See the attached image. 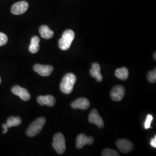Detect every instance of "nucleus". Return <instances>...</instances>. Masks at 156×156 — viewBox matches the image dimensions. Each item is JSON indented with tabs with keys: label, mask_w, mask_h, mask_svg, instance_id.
Here are the masks:
<instances>
[{
	"label": "nucleus",
	"mask_w": 156,
	"mask_h": 156,
	"mask_svg": "<svg viewBox=\"0 0 156 156\" xmlns=\"http://www.w3.org/2000/svg\"><path fill=\"white\" fill-rule=\"evenodd\" d=\"M89 122L91 124H94L100 128H103L104 126V121L96 109H93L89 115Z\"/></svg>",
	"instance_id": "obj_7"
},
{
	"label": "nucleus",
	"mask_w": 156,
	"mask_h": 156,
	"mask_svg": "<svg viewBox=\"0 0 156 156\" xmlns=\"http://www.w3.org/2000/svg\"><path fill=\"white\" fill-rule=\"evenodd\" d=\"M37 101L39 103L40 105L44 106V105H47L49 107H52L54 106L56 102L55 98L50 95H41L37 98Z\"/></svg>",
	"instance_id": "obj_13"
},
{
	"label": "nucleus",
	"mask_w": 156,
	"mask_h": 156,
	"mask_svg": "<svg viewBox=\"0 0 156 156\" xmlns=\"http://www.w3.org/2000/svg\"><path fill=\"white\" fill-rule=\"evenodd\" d=\"M1 83V79L0 78V84Z\"/></svg>",
	"instance_id": "obj_26"
},
{
	"label": "nucleus",
	"mask_w": 156,
	"mask_h": 156,
	"mask_svg": "<svg viewBox=\"0 0 156 156\" xmlns=\"http://www.w3.org/2000/svg\"><path fill=\"white\" fill-rule=\"evenodd\" d=\"M156 53H154V60H156Z\"/></svg>",
	"instance_id": "obj_25"
},
{
	"label": "nucleus",
	"mask_w": 156,
	"mask_h": 156,
	"mask_svg": "<svg viewBox=\"0 0 156 156\" xmlns=\"http://www.w3.org/2000/svg\"><path fill=\"white\" fill-rule=\"evenodd\" d=\"M153 119V117L151 115H148L146 117V121L145 123V129H148V128H151V124L152 120Z\"/></svg>",
	"instance_id": "obj_21"
},
{
	"label": "nucleus",
	"mask_w": 156,
	"mask_h": 156,
	"mask_svg": "<svg viewBox=\"0 0 156 156\" xmlns=\"http://www.w3.org/2000/svg\"><path fill=\"white\" fill-rule=\"evenodd\" d=\"M90 74L93 78H95L98 82H100L103 79V77L101 73L100 66L97 62L92 64L91 68L90 71Z\"/></svg>",
	"instance_id": "obj_14"
},
{
	"label": "nucleus",
	"mask_w": 156,
	"mask_h": 156,
	"mask_svg": "<svg viewBox=\"0 0 156 156\" xmlns=\"http://www.w3.org/2000/svg\"><path fill=\"white\" fill-rule=\"evenodd\" d=\"M116 146L120 151L126 153L130 152L134 149L133 144L127 140H119L116 142Z\"/></svg>",
	"instance_id": "obj_11"
},
{
	"label": "nucleus",
	"mask_w": 156,
	"mask_h": 156,
	"mask_svg": "<svg viewBox=\"0 0 156 156\" xmlns=\"http://www.w3.org/2000/svg\"><path fill=\"white\" fill-rule=\"evenodd\" d=\"M52 145L57 153L60 154H63L66 149V140L63 134L62 133L55 134L53 137Z\"/></svg>",
	"instance_id": "obj_4"
},
{
	"label": "nucleus",
	"mask_w": 156,
	"mask_h": 156,
	"mask_svg": "<svg viewBox=\"0 0 156 156\" xmlns=\"http://www.w3.org/2000/svg\"><path fill=\"white\" fill-rule=\"evenodd\" d=\"M126 90L124 87L122 86L118 85L112 90L111 97L112 100L114 101H120L123 99Z\"/></svg>",
	"instance_id": "obj_8"
},
{
	"label": "nucleus",
	"mask_w": 156,
	"mask_h": 156,
	"mask_svg": "<svg viewBox=\"0 0 156 156\" xmlns=\"http://www.w3.org/2000/svg\"><path fill=\"white\" fill-rule=\"evenodd\" d=\"M128 70L126 67H122L118 68L115 71V75L117 78L124 80L127 79L128 78Z\"/></svg>",
	"instance_id": "obj_17"
},
{
	"label": "nucleus",
	"mask_w": 156,
	"mask_h": 156,
	"mask_svg": "<svg viewBox=\"0 0 156 156\" xmlns=\"http://www.w3.org/2000/svg\"><path fill=\"white\" fill-rule=\"evenodd\" d=\"M90 102L86 98H79L74 101L71 104V107L73 109H87L89 108Z\"/></svg>",
	"instance_id": "obj_12"
},
{
	"label": "nucleus",
	"mask_w": 156,
	"mask_h": 156,
	"mask_svg": "<svg viewBox=\"0 0 156 156\" xmlns=\"http://www.w3.org/2000/svg\"><path fill=\"white\" fill-rule=\"evenodd\" d=\"M76 81V77L73 73H68L63 78L62 83L60 84L61 91L64 94H70L73 91Z\"/></svg>",
	"instance_id": "obj_1"
},
{
	"label": "nucleus",
	"mask_w": 156,
	"mask_h": 156,
	"mask_svg": "<svg viewBox=\"0 0 156 156\" xmlns=\"http://www.w3.org/2000/svg\"><path fill=\"white\" fill-rule=\"evenodd\" d=\"M75 38V33L71 30H67L64 32L62 38L59 40L58 46L62 50L69 49Z\"/></svg>",
	"instance_id": "obj_3"
},
{
	"label": "nucleus",
	"mask_w": 156,
	"mask_h": 156,
	"mask_svg": "<svg viewBox=\"0 0 156 156\" xmlns=\"http://www.w3.org/2000/svg\"><path fill=\"white\" fill-rule=\"evenodd\" d=\"M39 33L42 38L46 39H50L54 35L53 31L51 30L48 26L45 25L42 26L39 28Z\"/></svg>",
	"instance_id": "obj_15"
},
{
	"label": "nucleus",
	"mask_w": 156,
	"mask_h": 156,
	"mask_svg": "<svg viewBox=\"0 0 156 156\" xmlns=\"http://www.w3.org/2000/svg\"><path fill=\"white\" fill-rule=\"evenodd\" d=\"M151 145L152 147H156V136H154V138H153L152 140H151Z\"/></svg>",
	"instance_id": "obj_23"
},
{
	"label": "nucleus",
	"mask_w": 156,
	"mask_h": 156,
	"mask_svg": "<svg viewBox=\"0 0 156 156\" xmlns=\"http://www.w3.org/2000/svg\"><path fill=\"white\" fill-rule=\"evenodd\" d=\"M102 156H119V154L117 151H114L110 149H105L102 153Z\"/></svg>",
	"instance_id": "obj_19"
},
{
	"label": "nucleus",
	"mask_w": 156,
	"mask_h": 156,
	"mask_svg": "<svg viewBox=\"0 0 156 156\" xmlns=\"http://www.w3.org/2000/svg\"><path fill=\"white\" fill-rule=\"evenodd\" d=\"M28 3L27 1H22L13 4L12 6L11 12L13 15H22L27 11Z\"/></svg>",
	"instance_id": "obj_6"
},
{
	"label": "nucleus",
	"mask_w": 156,
	"mask_h": 156,
	"mask_svg": "<svg viewBox=\"0 0 156 156\" xmlns=\"http://www.w3.org/2000/svg\"><path fill=\"white\" fill-rule=\"evenodd\" d=\"M46 122L45 117H40L35 120L29 126L26 134L29 137H33L39 134Z\"/></svg>",
	"instance_id": "obj_2"
},
{
	"label": "nucleus",
	"mask_w": 156,
	"mask_h": 156,
	"mask_svg": "<svg viewBox=\"0 0 156 156\" xmlns=\"http://www.w3.org/2000/svg\"><path fill=\"white\" fill-rule=\"evenodd\" d=\"M94 142V140L92 136L87 137L85 134H79L76 138V146L77 149H82L85 145H92Z\"/></svg>",
	"instance_id": "obj_5"
},
{
	"label": "nucleus",
	"mask_w": 156,
	"mask_h": 156,
	"mask_svg": "<svg viewBox=\"0 0 156 156\" xmlns=\"http://www.w3.org/2000/svg\"><path fill=\"white\" fill-rule=\"evenodd\" d=\"M147 80L151 83H154L156 82V69L148 73Z\"/></svg>",
	"instance_id": "obj_20"
},
{
	"label": "nucleus",
	"mask_w": 156,
	"mask_h": 156,
	"mask_svg": "<svg viewBox=\"0 0 156 156\" xmlns=\"http://www.w3.org/2000/svg\"><path fill=\"white\" fill-rule=\"evenodd\" d=\"M8 42V37L5 34L0 33V46L5 45Z\"/></svg>",
	"instance_id": "obj_22"
},
{
	"label": "nucleus",
	"mask_w": 156,
	"mask_h": 156,
	"mask_svg": "<svg viewBox=\"0 0 156 156\" xmlns=\"http://www.w3.org/2000/svg\"><path fill=\"white\" fill-rule=\"evenodd\" d=\"M39 42L40 39L39 37L34 36L31 40V44L29 46V50L31 53H36L39 49Z\"/></svg>",
	"instance_id": "obj_16"
},
{
	"label": "nucleus",
	"mask_w": 156,
	"mask_h": 156,
	"mask_svg": "<svg viewBox=\"0 0 156 156\" xmlns=\"http://www.w3.org/2000/svg\"><path fill=\"white\" fill-rule=\"evenodd\" d=\"M22 123V119L19 117H9L6 122V124L8 127L10 128L12 127H15L19 126Z\"/></svg>",
	"instance_id": "obj_18"
},
{
	"label": "nucleus",
	"mask_w": 156,
	"mask_h": 156,
	"mask_svg": "<svg viewBox=\"0 0 156 156\" xmlns=\"http://www.w3.org/2000/svg\"><path fill=\"white\" fill-rule=\"evenodd\" d=\"M34 71L42 76H48L53 71V68L51 66H45L35 64L33 67Z\"/></svg>",
	"instance_id": "obj_9"
},
{
	"label": "nucleus",
	"mask_w": 156,
	"mask_h": 156,
	"mask_svg": "<svg viewBox=\"0 0 156 156\" xmlns=\"http://www.w3.org/2000/svg\"><path fill=\"white\" fill-rule=\"evenodd\" d=\"M12 92L13 94L19 96L22 100L27 101L30 100L31 95L28 91L19 86H15L13 87L12 89Z\"/></svg>",
	"instance_id": "obj_10"
},
{
	"label": "nucleus",
	"mask_w": 156,
	"mask_h": 156,
	"mask_svg": "<svg viewBox=\"0 0 156 156\" xmlns=\"http://www.w3.org/2000/svg\"><path fill=\"white\" fill-rule=\"evenodd\" d=\"M2 127L4 129V131L2 132V133H3V134H5V133H6L7 131H8V128H9L8 126V125L6 124V123L3 124L2 125Z\"/></svg>",
	"instance_id": "obj_24"
}]
</instances>
